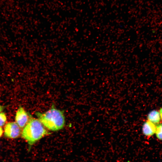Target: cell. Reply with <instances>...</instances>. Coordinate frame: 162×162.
Masks as SVG:
<instances>
[{"instance_id":"277c9868","label":"cell","mask_w":162,"mask_h":162,"mask_svg":"<svg viewBox=\"0 0 162 162\" xmlns=\"http://www.w3.org/2000/svg\"><path fill=\"white\" fill-rule=\"evenodd\" d=\"M28 114L24 109L20 106L17 110L15 116L16 124L20 128L24 127L28 121Z\"/></svg>"},{"instance_id":"ba28073f","label":"cell","mask_w":162,"mask_h":162,"mask_svg":"<svg viewBox=\"0 0 162 162\" xmlns=\"http://www.w3.org/2000/svg\"><path fill=\"white\" fill-rule=\"evenodd\" d=\"M7 120L6 116L4 112L0 113V127L3 126Z\"/></svg>"},{"instance_id":"8992f818","label":"cell","mask_w":162,"mask_h":162,"mask_svg":"<svg viewBox=\"0 0 162 162\" xmlns=\"http://www.w3.org/2000/svg\"><path fill=\"white\" fill-rule=\"evenodd\" d=\"M147 120L155 125L160 123L161 119L159 112L153 110L149 112L147 116Z\"/></svg>"},{"instance_id":"6da1fadb","label":"cell","mask_w":162,"mask_h":162,"mask_svg":"<svg viewBox=\"0 0 162 162\" xmlns=\"http://www.w3.org/2000/svg\"><path fill=\"white\" fill-rule=\"evenodd\" d=\"M36 115L43 125L50 130H60L64 126L65 119L63 112L53 105L46 112H37Z\"/></svg>"},{"instance_id":"52a82bcc","label":"cell","mask_w":162,"mask_h":162,"mask_svg":"<svg viewBox=\"0 0 162 162\" xmlns=\"http://www.w3.org/2000/svg\"><path fill=\"white\" fill-rule=\"evenodd\" d=\"M155 134L157 138L159 140H162V123H159L156 125Z\"/></svg>"},{"instance_id":"7a4b0ae2","label":"cell","mask_w":162,"mask_h":162,"mask_svg":"<svg viewBox=\"0 0 162 162\" xmlns=\"http://www.w3.org/2000/svg\"><path fill=\"white\" fill-rule=\"evenodd\" d=\"M49 134L38 119L31 118L24 127L22 136L31 146Z\"/></svg>"},{"instance_id":"30bf717a","label":"cell","mask_w":162,"mask_h":162,"mask_svg":"<svg viewBox=\"0 0 162 162\" xmlns=\"http://www.w3.org/2000/svg\"><path fill=\"white\" fill-rule=\"evenodd\" d=\"M3 133V130L2 128L0 127V137L2 136Z\"/></svg>"},{"instance_id":"8fae6325","label":"cell","mask_w":162,"mask_h":162,"mask_svg":"<svg viewBox=\"0 0 162 162\" xmlns=\"http://www.w3.org/2000/svg\"><path fill=\"white\" fill-rule=\"evenodd\" d=\"M4 108L2 106L0 105V112L2 111Z\"/></svg>"},{"instance_id":"3957f363","label":"cell","mask_w":162,"mask_h":162,"mask_svg":"<svg viewBox=\"0 0 162 162\" xmlns=\"http://www.w3.org/2000/svg\"><path fill=\"white\" fill-rule=\"evenodd\" d=\"M21 133L20 127L15 122L7 124L4 128V134L8 138L14 139L18 137Z\"/></svg>"},{"instance_id":"5b68a950","label":"cell","mask_w":162,"mask_h":162,"mask_svg":"<svg viewBox=\"0 0 162 162\" xmlns=\"http://www.w3.org/2000/svg\"><path fill=\"white\" fill-rule=\"evenodd\" d=\"M156 128V125L147 120L144 122L142 125V132L144 136H151L155 134Z\"/></svg>"},{"instance_id":"9c48e42d","label":"cell","mask_w":162,"mask_h":162,"mask_svg":"<svg viewBox=\"0 0 162 162\" xmlns=\"http://www.w3.org/2000/svg\"><path fill=\"white\" fill-rule=\"evenodd\" d=\"M161 119L162 120V107L161 108L159 111Z\"/></svg>"},{"instance_id":"7c38bea8","label":"cell","mask_w":162,"mask_h":162,"mask_svg":"<svg viewBox=\"0 0 162 162\" xmlns=\"http://www.w3.org/2000/svg\"><path fill=\"white\" fill-rule=\"evenodd\" d=\"M153 32L154 33L155 32V31L154 30L153 31Z\"/></svg>"}]
</instances>
